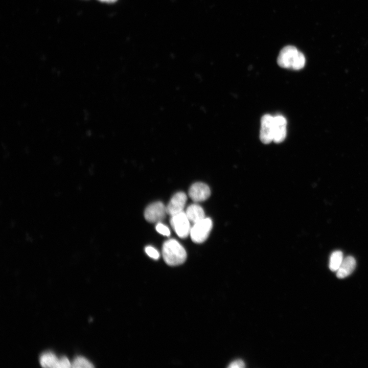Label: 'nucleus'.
Listing matches in <instances>:
<instances>
[{"label":"nucleus","instance_id":"f8f14e48","mask_svg":"<svg viewBox=\"0 0 368 368\" xmlns=\"http://www.w3.org/2000/svg\"><path fill=\"white\" fill-rule=\"evenodd\" d=\"M61 358L57 357L52 352H45L42 354L40 358V363L44 367L61 368Z\"/></svg>","mask_w":368,"mask_h":368},{"label":"nucleus","instance_id":"6e6552de","mask_svg":"<svg viewBox=\"0 0 368 368\" xmlns=\"http://www.w3.org/2000/svg\"><path fill=\"white\" fill-rule=\"evenodd\" d=\"M211 195L209 187L204 183H193L189 190V195L194 202H201L207 199Z\"/></svg>","mask_w":368,"mask_h":368},{"label":"nucleus","instance_id":"dca6fc26","mask_svg":"<svg viewBox=\"0 0 368 368\" xmlns=\"http://www.w3.org/2000/svg\"><path fill=\"white\" fill-rule=\"evenodd\" d=\"M145 250L148 256L154 260H157L159 257L158 251L152 246H148L146 247Z\"/></svg>","mask_w":368,"mask_h":368},{"label":"nucleus","instance_id":"9d476101","mask_svg":"<svg viewBox=\"0 0 368 368\" xmlns=\"http://www.w3.org/2000/svg\"><path fill=\"white\" fill-rule=\"evenodd\" d=\"M356 265V260L353 257L349 256L343 258L339 268L336 271L337 277L343 279L349 276L354 270Z\"/></svg>","mask_w":368,"mask_h":368},{"label":"nucleus","instance_id":"20e7f679","mask_svg":"<svg viewBox=\"0 0 368 368\" xmlns=\"http://www.w3.org/2000/svg\"><path fill=\"white\" fill-rule=\"evenodd\" d=\"M171 226L181 238H185L190 234L191 227L189 219L183 211L171 216Z\"/></svg>","mask_w":368,"mask_h":368},{"label":"nucleus","instance_id":"2eb2a0df","mask_svg":"<svg viewBox=\"0 0 368 368\" xmlns=\"http://www.w3.org/2000/svg\"><path fill=\"white\" fill-rule=\"evenodd\" d=\"M155 228L157 232L164 236H169L170 235L169 228L160 222L157 223Z\"/></svg>","mask_w":368,"mask_h":368},{"label":"nucleus","instance_id":"f257e3e1","mask_svg":"<svg viewBox=\"0 0 368 368\" xmlns=\"http://www.w3.org/2000/svg\"><path fill=\"white\" fill-rule=\"evenodd\" d=\"M304 54L295 47L287 45L283 48L278 55L277 62L283 68L298 70L305 64Z\"/></svg>","mask_w":368,"mask_h":368},{"label":"nucleus","instance_id":"f3484780","mask_svg":"<svg viewBox=\"0 0 368 368\" xmlns=\"http://www.w3.org/2000/svg\"><path fill=\"white\" fill-rule=\"evenodd\" d=\"M245 366L244 362L240 359L236 360L232 362L228 367L229 368H243Z\"/></svg>","mask_w":368,"mask_h":368},{"label":"nucleus","instance_id":"ddd939ff","mask_svg":"<svg viewBox=\"0 0 368 368\" xmlns=\"http://www.w3.org/2000/svg\"><path fill=\"white\" fill-rule=\"evenodd\" d=\"M343 260L342 252L340 250L333 252L329 261V268L332 271H336Z\"/></svg>","mask_w":368,"mask_h":368},{"label":"nucleus","instance_id":"9b49d317","mask_svg":"<svg viewBox=\"0 0 368 368\" xmlns=\"http://www.w3.org/2000/svg\"><path fill=\"white\" fill-rule=\"evenodd\" d=\"M185 213L189 221L193 224L205 218V214L202 208L196 203L190 205Z\"/></svg>","mask_w":368,"mask_h":368},{"label":"nucleus","instance_id":"423d86ee","mask_svg":"<svg viewBox=\"0 0 368 368\" xmlns=\"http://www.w3.org/2000/svg\"><path fill=\"white\" fill-rule=\"evenodd\" d=\"M274 117L270 114H264L261 119L260 139L265 144L271 142L273 140Z\"/></svg>","mask_w":368,"mask_h":368},{"label":"nucleus","instance_id":"4468645a","mask_svg":"<svg viewBox=\"0 0 368 368\" xmlns=\"http://www.w3.org/2000/svg\"><path fill=\"white\" fill-rule=\"evenodd\" d=\"M71 367L74 368L93 367L94 365L85 358L82 356L77 357L71 363Z\"/></svg>","mask_w":368,"mask_h":368},{"label":"nucleus","instance_id":"a211bd4d","mask_svg":"<svg viewBox=\"0 0 368 368\" xmlns=\"http://www.w3.org/2000/svg\"><path fill=\"white\" fill-rule=\"evenodd\" d=\"M101 2H105L107 3H113L116 2L117 0H98Z\"/></svg>","mask_w":368,"mask_h":368},{"label":"nucleus","instance_id":"1a4fd4ad","mask_svg":"<svg viewBox=\"0 0 368 368\" xmlns=\"http://www.w3.org/2000/svg\"><path fill=\"white\" fill-rule=\"evenodd\" d=\"M286 119L282 116L274 117V134L273 141L276 143L283 142L286 136Z\"/></svg>","mask_w":368,"mask_h":368},{"label":"nucleus","instance_id":"f03ea898","mask_svg":"<svg viewBox=\"0 0 368 368\" xmlns=\"http://www.w3.org/2000/svg\"><path fill=\"white\" fill-rule=\"evenodd\" d=\"M162 255L165 262L169 265L176 266L182 264L187 258L184 247L175 239H171L164 242Z\"/></svg>","mask_w":368,"mask_h":368},{"label":"nucleus","instance_id":"0eeeda50","mask_svg":"<svg viewBox=\"0 0 368 368\" xmlns=\"http://www.w3.org/2000/svg\"><path fill=\"white\" fill-rule=\"evenodd\" d=\"M187 200L185 193L179 192L175 194L166 206L167 214L172 216L183 212Z\"/></svg>","mask_w":368,"mask_h":368},{"label":"nucleus","instance_id":"39448f33","mask_svg":"<svg viewBox=\"0 0 368 368\" xmlns=\"http://www.w3.org/2000/svg\"><path fill=\"white\" fill-rule=\"evenodd\" d=\"M167 214L166 206L160 201L149 204L144 211L145 219L151 223H158L162 221Z\"/></svg>","mask_w":368,"mask_h":368},{"label":"nucleus","instance_id":"7ed1b4c3","mask_svg":"<svg viewBox=\"0 0 368 368\" xmlns=\"http://www.w3.org/2000/svg\"><path fill=\"white\" fill-rule=\"evenodd\" d=\"M213 223L209 218H205L194 224L191 228L190 235L192 240L196 243H201L208 238L212 229Z\"/></svg>","mask_w":368,"mask_h":368}]
</instances>
